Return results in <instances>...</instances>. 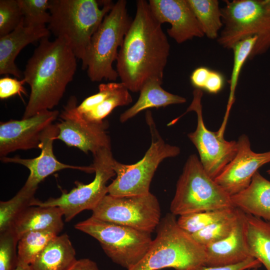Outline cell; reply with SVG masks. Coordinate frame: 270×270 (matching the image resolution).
Masks as SVG:
<instances>
[{"label":"cell","instance_id":"6da1fadb","mask_svg":"<svg viewBox=\"0 0 270 270\" xmlns=\"http://www.w3.org/2000/svg\"><path fill=\"white\" fill-rule=\"evenodd\" d=\"M136 12L120 46L116 70L130 91L140 92L148 81L163 82L170 44L148 2L138 0Z\"/></svg>","mask_w":270,"mask_h":270},{"label":"cell","instance_id":"f35d334b","mask_svg":"<svg viewBox=\"0 0 270 270\" xmlns=\"http://www.w3.org/2000/svg\"><path fill=\"white\" fill-rule=\"evenodd\" d=\"M68 270H99L96 264L89 258L77 260Z\"/></svg>","mask_w":270,"mask_h":270},{"label":"cell","instance_id":"1f68e13d","mask_svg":"<svg viewBox=\"0 0 270 270\" xmlns=\"http://www.w3.org/2000/svg\"><path fill=\"white\" fill-rule=\"evenodd\" d=\"M25 26H46L50 20V0H18Z\"/></svg>","mask_w":270,"mask_h":270},{"label":"cell","instance_id":"277c9868","mask_svg":"<svg viewBox=\"0 0 270 270\" xmlns=\"http://www.w3.org/2000/svg\"><path fill=\"white\" fill-rule=\"evenodd\" d=\"M156 230V237L144 257L128 270H199L205 266L204 247L178 226L176 216L166 214Z\"/></svg>","mask_w":270,"mask_h":270},{"label":"cell","instance_id":"d590c367","mask_svg":"<svg viewBox=\"0 0 270 270\" xmlns=\"http://www.w3.org/2000/svg\"><path fill=\"white\" fill-rule=\"evenodd\" d=\"M261 266V263L258 260L250 257L236 264L217 266H204L199 270H247L258 269Z\"/></svg>","mask_w":270,"mask_h":270},{"label":"cell","instance_id":"d6a6232c","mask_svg":"<svg viewBox=\"0 0 270 270\" xmlns=\"http://www.w3.org/2000/svg\"><path fill=\"white\" fill-rule=\"evenodd\" d=\"M23 19L18 0H0V37L14 31Z\"/></svg>","mask_w":270,"mask_h":270},{"label":"cell","instance_id":"5bb4252c","mask_svg":"<svg viewBox=\"0 0 270 270\" xmlns=\"http://www.w3.org/2000/svg\"><path fill=\"white\" fill-rule=\"evenodd\" d=\"M58 114L56 110H44L26 118L0 122V158L17 150L40 148L43 132Z\"/></svg>","mask_w":270,"mask_h":270},{"label":"cell","instance_id":"ac0fdd59","mask_svg":"<svg viewBox=\"0 0 270 270\" xmlns=\"http://www.w3.org/2000/svg\"><path fill=\"white\" fill-rule=\"evenodd\" d=\"M50 34L46 26H24L23 19L14 31L0 37V74H10L20 78L23 72L15 64L16 57L27 45L48 38Z\"/></svg>","mask_w":270,"mask_h":270},{"label":"cell","instance_id":"4dcf8cb0","mask_svg":"<svg viewBox=\"0 0 270 270\" xmlns=\"http://www.w3.org/2000/svg\"><path fill=\"white\" fill-rule=\"evenodd\" d=\"M239 210L230 216L216 222L202 230L191 234L199 244L203 246L216 243L228 236L238 221Z\"/></svg>","mask_w":270,"mask_h":270},{"label":"cell","instance_id":"f546056e","mask_svg":"<svg viewBox=\"0 0 270 270\" xmlns=\"http://www.w3.org/2000/svg\"><path fill=\"white\" fill-rule=\"evenodd\" d=\"M236 210V208H232L190 213L179 216L177 223L182 229L192 234L230 216Z\"/></svg>","mask_w":270,"mask_h":270},{"label":"cell","instance_id":"60d3db41","mask_svg":"<svg viewBox=\"0 0 270 270\" xmlns=\"http://www.w3.org/2000/svg\"><path fill=\"white\" fill-rule=\"evenodd\" d=\"M267 173L270 175V168L267 170Z\"/></svg>","mask_w":270,"mask_h":270},{"label":"cell","instance_id":"603a6c76","mask_svg":"<svg viewBox=\"0 0 270 270\" xmlns=\"http://www.w3.org/2000/svg\"><path fill=\"white\" fill-rule=\"evenodd\" d=\"M162 84V82L156 80L146 82L140 90V96L136 103L120 114V122H124L150 108H159L186 102L185 98L165 90L161 86Z\"/></svg>","mask_w":270,"mask_h":270},{"label":"cell","instance_id":"ab89813d","mask_svg":"<svg viewBox=\"0 0 270 270\" xmlns=\"http://www.w3.org/2000/svg\"><path fill=\"white\" fill-rule=\"evenodd\" d=\"M14 270H32L29 264H18V266Z\"/></svg>","mask_w":270,"mask_h":270},{"label":"cell","instance_id":"ba28073f","mask_svg":"<svg viewBox=\"0 0 270 270\" xmlns=\"http://www.w3.org/2000/svg\"><path fill=\"white\" fill-rule=\"evenodd\" d=\"M146 118L151 134V144L144 157L134 164H126L114 160L112 167L116 178L108 186L109 194L129 196L150 192V184L159 164L166 158L180 153L178 146L166 143L162 138L150 110L146 112Z\"/></svg>","mask_w":270,"mask_h":270},{"label":"cell","instance_id":"44dd1931","mask_svg":"<svg viewBox=\"0 0 270 270\" xmlns=\"http://www.w3.org/2000/svg\"><path fill=\"white\" fill-rule=\"evenodd\" d=\"M231 200L234 208L270 222V181L258 171L249 186L232 196Z\"/></svg>","mask_w":270,"mask_h":270},{"label":"cell","instance_id":"d6986e66","mask_svg":"<svg viewBox=\"0 0 270 270\" xmlns=\"http://www.w3.org/2000/svg\"><path fill=\"white\" fill-rule=\"evenodd\" d=\"M204 248L208 266L234 264L250 258L246 240L244 212L239 210L236 225L228 236Z\"/></svg>","mask_w":270,"mask_h":270},{"label":"cell","instance_id":"83f0119b","mask_svg":"<svg viewBox=\"0 0 270 270\" xmlns=\"http://www.w3.org/2000/svg\"><path fill=\"white\" fill-rule=\"evenodd\" d=\"M129 91L122 82H114L112 90L102 102L91 111L80 115L90 122H103L116 108L128 105L132 102Z\"/></svg>","mask_w":270,"mask_h":270},{"label":"cell","instance_id":"30bf717a","mask_svg":"<svg viewBox=\"0 0 270 270\" xmlns=\"http://www.w3.org/2000/svg\"><path fill=\"white\" fill-rule=\"evenodd\" d=\"M91 166L95 176L89 184L77 182L76 186L68 192H63L57 198H50L44 202L36 200L33 206H56L62 211L65 220L70 222L84 210H92L108 194L106 183L116 176L112 164L111 148H103L93 154Z\"/></svg>","mask_w":270,"mask_h":270},{"label":"cell","instance_id":"8992f818","mask_svg":"<svg viewBox=\"0 0 270 270\" xmlns=\"http://www.w3.org/2000/svg\"><path fill=\"white\" fill-rule=\"evenodd\" d=\"M127 2L118 0L106 16L92 38L82 68L87 70L92 82L115 81L118 74L112 66L118 48L122 44L132 19L127 10Z\"/></svg>","mask_w":270,"mask_h":270},{"label":"cell","instance_id":"7c38bea8","mask_svg":"<svg viewBox=\"0 0 270 270\" xmlns=\"http://www.w3.org/2000/svg\"><path fill=\"white\" fill-rule=\"evenodd\" d=\"M192 100L186 112L194 111L197 115L196 130L188 136L196 148L200 160L208 174L213 179L217 177L236 156L238 151L237 141H228L224 133L214 132L206 126L202 113V98L203 92L195 88Z\"/></svg>","mask_w":270,"mask_h":270},{"label":"cell","instance_id":"e575fe53","mask_svg":"<svg viewBox=\"0 0 270 270\" xmlns=\"http://www.w3.org/2000/svg\"><path fill=\"white\" fill-rule=\"evenodd\" d=\"M24 80H18L6 76L0 79V98L4 100L13 96L18 94L20 98L22 94L27 95V92L24 87Z\"/></svg>","mask_w":270,"mask_h":270},{"label":"cell","instance_id":"9c48e42d","mask_svg":"<svg viewBox=\"0 0 270 270\" xmlns=\"http://www.w3.org/2000/svg\"><path fill=\"white\" fill-rule=\"evenodd\" d=\"M74 228L96 239L107 256L126 270L142 260L153 240L152 233L92 216L77 223Z\"/></svg>","mask_w":270,"mask_h":270},{"label":"cell","instance_id":"5b68a950","mask_svg":"<svg viewBox=\"0 0 270 270\" xmlns=\"http://www.w3.org/2000/svg\"><path fill=\"white\" fill-rule=\"evenodd\" d=\"M220 8L223 26L217 38L220 46L232 49L238 42L256 36L248 59L270 48V0H224Z\"/></svg>","mask_w":270,"mask_h":270},{"label":"cell","instance_id":"cb8c5ba5","mask_svg":"<svg viewBox=\"0 0 270 270\" xmlns=\"http://www.w3.org/2000/svg\"><path fill=\"white\" fill-rule=\"evenodd\" d=\"M245 214V236L250 256L270 270V222Z\"/></svg>","mask_w":270,"mask_h":270},{"label":"cell","instance_id":"2e32d148","mask_svg":"<svg viewBox=\"0 0 270 270\" xmlns=\"http://www.w3.org/2000/svg\"><path fill=\"white\" fill-rule=\"evenodd\" d=\"M56 124H52L43 132L40 138V154L33 158H22L19 156L0 158L4 162L18 164L30 170V174L24 186L37 189L38 184L48 176L66 168L79 170L88 172H94L92 166H82L69 165L58 161L53 152V142L58 134Z\"/></svg>","mask_w":270,"mask_h":270},{"label":"cell","instance_id":"7a4b0ae2","mask_svg":"<svg viewBox=\"0 0 270 270\" xmlns=\"http://www.w3.org/2000/svg\"><path fill=\"white\" fill-rule=\"evenodd\" d=\"M76 58L64 38L40 40L23 72V80L30 86V93L22 118L51 110L59 104L74 78Z\"/></svg>","mask_w":270,"mask_h":270},{"label":"cell","instance_id":"52a82bcc","mask_svg":"<svg viewBox=\"0 0 270 270\" xmlns=\"http://www.w3.org/2000/svg\"><path fill=\"white\" fill-rule=\"evenodd\" d=\"M232 208L231 196L208 174L198 156L190 155L177 182L170 213L180 216Z\"/></svg>","mask_w":270,"mask_h":270},{"label":"cell","instance_id":"ffe728a7","mask_svg":"<svg viewBox=\"0 0 270 270\" xmlns=\"http://www.w3.org/2000/svg\"><path fill=\"white\" fill-rule=\"evenodd\" d=\"M62 210L56 206H30L14 220L10 230L18 240L31 231L50 230L58 234L64 228Z\"/></svg>","mask_w":270,"mask_h":270},{"label":"cell","instance_id":"b9f144b4","mask_svg":"<svg viewBox=\"0 0 270 270\" xmlns=\"http://www.w3.org/2000/svg\"><path fill=\"white\" fill-rule=\"evenodd\" d=\"M257 269H248L247 270H256Z\"/></svg>","mask_w":270,"mask_h":270},{"label":"cell","instance_id":"7402d4cb","mask_svg":"<svg viewBox=\"0 0 270 270\" xmlns=\"http://www.w3.org/2000/svg\"><path fill=\"white\" fill-rule=\"evenodd\" d=\"M76 260L72 242L64 234L51 240L30 266L32 270H68Z\"/></svg>","mask_w":270,"mask_h":270},{"label":"cell","instance_id":"e0dca14e","mask_svg":"<svg viewBox=\"0 0 270 270\" xmlns=\"http://www.w3.org/2000/svg\"><path fill=\"white\" fill-rule=\"evenodd\" d=\"M148 2L158 22L171 25L167 33L176 43L204 36L187 0H150Z\"/></svg>","mask_w":270,"mask_h":270},{"label":"cell","instance_id":"4316f807","mask_svg":"<svg viewBox=\"0 0 270 270\" xmlns=\"http://www.w3.org/2000/svg\"><path fill=\"white\" fill-rule=\"evenodd\" d=\"M58 234L50 230L27 232L18 243V264L30 265L49 242Z\"/></svg>","mask_w":270,"mask_h":270},{"label":"cell","instance_id":"3957f363","mask_svg":"<svg viewBox=\"0 0 270 270\" xmlns=\"http://www.w3.org/2000/svg\"><path fill=\"white\" fill-rule=\"evenodd\" d=\"M114 3L110 0H50L48 28L65 39L82 62L94 34Z\"/></svg>","mask_w":270,"mask_h":270},{"label":"cell","instance_id":"74e56055","mask_svg":"<svg viewBox=\"0 0 270 270\" xmlns=\"http://www.w3.org/2000/svg\"><path fill=\"white\" fill-rule=\"evenodd\" d=\"M210 70L204 66H200L194 69L190 76L192 86L196 88L204 90Z\"/></svg>","mask_w":270,"mask_h":270},{"label":"cell","instance_id":"836d02e7","mask_svg":"<svg viewBox=\"0 0 270 270\" xmlns=\"http://www.w3.org/2000/svg\"><path fill=\"white\" fill-rule=\"evenodd\" d=\"M18 241L10 229L0 232V270H14L16 268Z\"/></svg>","mask_w":270,"mask_h":270},{"label":"cell","instance_id":"f1b7e54d","mask_svg":"<svg viewBox=\"0 0 270 270\" xmlns=\"http://www.w3.org/2000/svg\"><path fill=\"white\" fill-rule=\"evenodd\" d=\"M257 40L258 36H256L248 37L238 42L232 48L234 52V62L229 80L230 94L224 122L227 120L230 110L234 102V93L242 68L246 60L248 59Z\"/></svg>","mask_w":270,"mask_h":270},{"label":"cell","instance_id":"9a60e30c","mask_svg":"<svg viewBox=\"0 0 270 270\" xmlns=\"http://www.w3.org/2000/svg\"><path fill=\"white\" fill-rule=\"evenodd\" d=\"M237 142L236 156L214 178L230 196L246 188L258 169L270 162V150L261 153L254 152L246 135H241Z\"/></svg>","mask_w":270,"mask_h":270},{"label":"cell","instance_id":"8fae6325","mask_svg":"<svg viewBox=\"0 0 270 270\" xmlns=\"http://www.w3.org/2000/svg\"><path fill=\"white\" fill-rule=\"evenodd\" d=\"M92 212L95 218L150 233L161 220L160 203L150 192L129 196L107 194Z\"/></svg>","mask_w":270,"mask_h":270},{"label":"cell","instance_id":"d4e9b609","mask_svg":"<svg viewBox=\"0 0 270 270\" xmlns=\"http://www.w3.org/2000/svg\"><path fill=\"white\" fill-rule=\"evenodd\" d=\"M204 34L217 39L223 24L218 0H187Z\"/></svg>","mask_w":270,"mask_h":270},{"label":"cell","instance_id":"8d00e7d4","mask_svg":"<svg viewBox=\"0 0 270 270\" xmlns=\"http://www.w3.org/2000/svg\"><path fill=\"white\" fill-rule=\"evenodd\" d=\"M224 83L223 74L211 70L204 90L210 94H216L222 89Z\"/></svg>","mask_w":270,"mask_h":270},{"label":"cell","instance_id":"484cf974","mask_svg":"<svg viewBox=\"0 0 270 270\" xmlns=\"http://www.w3.org/2000/svg\"><path fill=\"white\" fill-rule=\"evenodd\" d=\"M36 189L24 185L11 199L0 202V232L9 230L15 218L26 208L32 206Z\"/></svg>","mask_w":270,"mask_h":270},{"label":"cell","instance_id":"4fadbf2b","mask_svg":"<svg viewBox=\"0 0 270 270\" xmlns=\"http://www.w3.org/2000/svg\"><path fill=\"white\" fill-rule=\"evenodd\" d=\"M76 102L74 96L71 97L60 114V120L56 124L59 132L56 140L86 154L90 152L93 154L103 148H111L110 139L106 130L107 122L86 120L76 112Z\"/></svg>","mask_w":270,"mask_h":270}]
</instances>
